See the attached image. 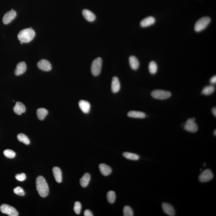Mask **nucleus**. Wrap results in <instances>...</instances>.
<instances>
[{"instance_id": "f257e3e1", "label": "nucleus", "mask_w": 216, "mask_h": 216, "mask_svg": "<svg viewBox=\"0 0 216 216\" xmlns=\"http://www.w3.org/2000/svg\"><path fill=\"white\" fill-rule=\"evenodd\" d=\"M36 187L38 192L41 197H45L49 192L47 183L43 176H39L36 180Z\"/></svg>"}, {"instance_id": "f03ea898", "label": "nucleus", "mask_w": 216, "mask_h": 216, "mask_svg": "<svg viewBox=\"0 0 216 216\" xmlns=\"http://www.w3.org/2000/svg\"><path fill=\"white\" fill-rule=\"evenodd\" d=\"M35 35V31L31 28L22 30L18 35V38L21 42L28 43L32 41Z\"/></svg>"}, {"instance_id": "7ed1b4c3", "label": "nucleus", "mask_w": 216, "mask_h": 216, "mask_svg": "<svg viewBox=\"0 0 216 216\" xmlns=\"http://www.w3.org/2000/svg\"><path fill=\"white\" fill-rule=\"evenodd\" d=\"M211 21L208 17H203L198 20L195 25V30L197 32H201L206 28Z\"/></svg>"}, {"instance_id": "20e7f679", "label": "nucleus", "mask_w": 216, "mask_h": 216, "mask_svg": "<svg viewBox=\"0 0 216 216\" xmlns=\"http://www.w3.org/2000/svg\"><path fill=\"white\" fill-rule=\"evenodd\" d=\"M102 65V60L100 57L97 58L93 61L91 66V72L93 75L97 76L100 74Z\"/></svg>"}, {"instance_id": "39448f33", "label": "nucleus", "mask_w": 216, "mask_h": 216, "mask_svg": "<svg viewBox=\"0 0 216 216\" xmlns=\"http://www.w3.org/2000/svg\"><path fill=\"white\" fill-rule=\"evenodd\" d=\"M151 96L155 99L165 100L168 99L171 96L169 91L162 90H155L151 93Z\"/></svg>"}, {"instance_id": "423d86ee", "label": "nucleus", "mask_w": 216, "mask_h": 216, "mask_svg": "<svg viewBox=\"0 0 216 216\" xmlns=\"http://www.w3.org/2000/svg\"><path fill=\"white\" fill-rule=\"evenodd\" d=\"M0 210L4 214L9 216H18L19 213L13 207L7 204H2L0 207Z\"/></svg>"}, {"instance_id": "0eeeda50", "label": "nucleus", "mask_w": 216, "mask_h": 216, "mask_svg": "<svg viewBox=\"0 0 216 216\" xmlns=\"http://www.w3.org/2000/svg\"><path fill=\"white\" fill-rule=\"evenodd\" d=\"M184 129L187 131L195 133L198 130V127L195 123V118L188 119L184 126Z\"/></svg>"}, {"instance_id": "6e6552de", "label": "nucleus", "mask_w": 216, "mask_h": 216, "mask_svg": "<svg viewBox=\"0 0 216 216\" xmlns=\"http://www.w3.org/2000/svg\"><path fill=\"white\" fill-rule=\"evenodd\" d=\"M213 178V175L211 170L206 169L203 171L199 177V180L201 182H207L211 180Z\"/></svg>"}, {"instance_id": "1a4fd4ad", "label": "nucleus", "mask_w": 216, "mask_h": 216, "mask_svg": "<svg viewBox=\"0 0 216 216\" xmlns=\"http://www.w3.org/2000/svg\"><path fill=\"white\" fill-rule=\"evenodd\" d=\"M17 13L13 9L8 12L4 15L2 21L4 24H8L15 19L16 17Z\"/></svg>"}, {"instance_id": "9d476101", "label": "nucleus", "mask_w": 216, "mask_h": 216, "mask_svg": "<svg viewBox=\"0 0 216 216\" xmlns=\"http://www.w3.org/2000/svg\"><path fill=\"white\" fill-rule=\"evenodd\" d=\"M37 66L40 70L44 71H49L52 69V66L50 63L45 59L40 60L38 63Z\"/></svg>"}, {"instance_id": "9b49d317", "label": "nucleus", "mask_w": 216, "mask_h": 216, "mask_svg": "<svg viewBox=\"0 0 216 216\" xmlns=\"http://www.w3.org/2000/svg\"><path fill=\"white\" fill-rule=\"evenodd\" d=\"M162 207L163 211L167 215L170 216H174L175 215V209H174L173 207L170 204H169L168 203H163Z\"/></svg>"}, {"instance_id": "f8f14e48", "label": "nucleus", "mask_w": 216, "mask_h": 216, "mask_svg": "<svg viewBox=\"0 0 216 216\" xmlns=\"http://www.w3.org/2000/svg\"><path fill=\"white\" fill-rule=\"evenodd\" d=\"M27 70V65L25 63L21 62L17 65L14 73L17 76H19L24 74Z\"/></svg>"}, {"instance_id": "ddd939ff", "label": "nucleus", "mask_w": 216, "mask_h": 216, "mask_svg": "<svg viewBox=\"0 0 216 216\" xmlns=\"http://www.w3.org/2000/svg\"><path fill=\"white\" fill-rule=\"evenodd\" d=\"M78 105L84 113L87 114L89 112L91 105L89 102L86 100H81L78 103Z\"/></svg>"}, {"instance_id": "4468645a", "label": "nucleus", "mask_w": 216, "mask_h": 216, "mask_svg": "<svg viewBox=\"0 0 216 216\" xmlns=\"http://www.w3.org/2000/svg\"><path fill=\"white\" fill-rule=\"evenodd\" d=\"M13 111L17 115H21L25 112L26 107L23 103L21 102H17L16 103L14 107Z\"/></svg>"}, {"instance_id": "2eb2a0df", "label": "nucleus", "mask_w": 216, "mask_h": 216, "mask_svg": "<svg viewBox=\"0 0 216 216\" xmlns=\"http://www.w3.org/2000/svg\"><path fill=\"white\" fill-rule=\"evenodd\" d=\"M99 169L101 173L104 176H108L112 172V169L110 167L104 164H100L99 165Z\"/></svg>"}, {"instance_id": "dca6fc26", "label": "nucleus", "mask_w": 216, "mask_h": 216, "mask_svg": "<svg viewBox=\"0 0 216 216\" xmlns=\"http://www.w3.org/2000/svg\"><path fill=\"white\" fill-rule=\"evenodd\" d=\"M120 85L119 81L117 77H115L112 78L111 84V90L113 93L118 92L120 89Z\"/></svg>"}, {"instance_id": "f3484780", "label": "nucleus", "mask_w": 216, "mask_h": 216, "mask_svg": "<svg viewBox=\"0 0 216 216\" xmlns=\"http://www.w3.org/2000/svg\"><path fill=\"white\" fill-rule=\"evenodd\" d=\"M53 172L55 179L58 183H61L62 181V174L61 169L59 167H55L53 169Z\"/></svg>"}, {"instance_id": "a211bd4d", "label": "nucleus", "mask_w": 216, "mask_h": 216, "mask_svg": "<svg viewBox=\"0 0 216 216\" xmlns=\"http://www.w3.org/2000/svg\"><path fill=\"white\" fill-rule=\"evenodd\" d=\"M155 22V19L153 17H149L141 21L140 25L142 27H149L153 25Z\"/></svg>"}, {"instance_id": "6ab92c4d", "label": "nucleus", "mask_w": 216, "mask_h": 216, "mask_svg": "<svg viewBox=\"0 0 216 216\" xmlns=\"http://www.w3.org/2000/svg\"><path fill=\"white\" fill-rule=\"evenodd\" d=\"M82 13L85 19L89 22L94 21L96 19V17H95V14L89 10H83L82 12Z\"/></svg>"}, {"instance_id": "aec40b11", "label": "nucleus", "mask_w": 216, "mask_h": 216, "mask_svg": "<svg viewBox=\"0 0 216 216\" xmlns=\"http://www.w3.org/2000/svg\"><path fill=\"white\" fill-rule=\"evenodd\" d=\"M127 115L130 117L138 119H144L146 116V114L143 112L135 111H129Z\"/></svg>"}, {"instance_id": "412c9836", "label": "nucleus", "mask_w": 216, "mask_h": 216, "mask_svg": "<svg viewBox=\"0 0 216 216\" xmlns=\"http://www.w3.org/2000/svg\"><path fill=\"white\" fill-rule=\"evenodd\" d=\"M129 62L131 67L133 70H137L139 66V62L138 59L134 56H131L129 59Z\"/></svg>"}, {"instance_id": "4be33fe9", "label": "nucleus", "mask_w": 216, "mask_h": 216, "mask_svg": "<svg viewBox=\"0 0 216 216\" xmlns=\"http://www.w3.org/2000/svg\"><path fill=\"white\" fill-rule=\"evenodd\" d=\"M91 180V175L88 173L85 174L80 180L81 185L83 187H86L88 185Z\"/></svg>"}, {"instance_id": "5701e85b", "label": "nucleus", "mask_w": 216, "mask_h": 216, "mask_svg": "<svg viewBox=\"0 0 216 216\" xmlns=\"http://www.w3.org/2000/svg\"><path fill=\"white\" fill-rule=\"evenodd\" d=\"M48 111L46 109L43 108H39L36 111V115L38 118L40 120H44L48 115Z\"/></svg>"}, {"instance_id": "b1692460", "label": "nucleus", "mask_w": 216, "mask_h": 216, "mask_svg": "<svg viewBox=\"0 0 216 216\" xmlns=\"http://www.w3.org/2000/svg\"><path fill=\"white\" fill-rule=\"evenodd\" d=\"M215 91V87L213 85L207 86L202 90V94L205 95H209L214 93Z\"/></svg>"}, {"instance_id": "393cba45", "label": "nucleus", "mask_w": 216, "mask_h": 216, "mask_svg": "<svg viewBox=\"0 0 216 216\" xmlns=\"http://www.w3.org/2000/svg\"><path fill=\"white\" fill-rule=\"evenodd\" d=\"M123 156L131 160L137 161L139 159V156L138 154L129 152H125L123 154Z\"/></svg>"}, {"instance_id": "a878e982", "label": "nucleus", "mask_w": 216, "mask_h": 216, "mask_svg": "<svg viewBox=\"0 0 216 216\" xmlns=\"http://www.w3.org/2000/svg\"><path fill=\"white\" fill-rule=\"evenodd\" d=\"M158 66L156 63L154 61H152L150 63L149 65V72L151 74H155L157 71Z\"/></svg>"}, {"instance_id": "bb28decb", "label": "nucleus", "mask_w": 216, "mask_h": 216, "mask_svg": "<svg viewBox=\"0 0 216 216\" xmlns=\"http://www.w3.org/2000/svg\"><path fill=\"white\" fill-rule=\"evenodd\" d=\"M17 139L19 141L25 145H28L30 144L29 139L27 136L23 133H20L18 135Z\"/></svg>"}, {"instance_id": "cd10ccee", "label": "nucleus", "mask_w": 216, "mask_h": 216, "mask_svg": "<svg viewBox=\"0 0 216 216\" xmlns=\"http://www.w3.org/2000/svg\"><path fill=\"white\" fill-rule=\"evenodd\" d=\"M107 199L110 203H114L116 199V195L115 192L113 191H108L107 194Z\"/></svg>"}, {"instance_id": "c85d7f7f", "label": "nucleus", "mask_w": 216, "mask_h": 216, "mask_svg": "<svg viewBox=\"0 0 216 216\" xmlns=\"http://www.w3.org/2000/svg\"><path fill=\"white\" fill-rule=\"evenodd\" d=\"M3 154L5 157L9 158H14L15 157L16 153L13 150L6 149L4 151Z\"/></svg>"}, {"instance_id": "c756f323", "label": "nucleus", "mask_w": 216, "mask_h": 216, "mask_svg": "<svg viewBox=\"0 0 216 216\" xmlns=\"http://www.w3.org/2000/svg\"><path fill=\"white\" fill-rule=\"evenodd\" d=\"M123 215L124 216H133V212L131 208L129 206H126L123 209Z\"/></svg>"}, {"instance_id": "7c9ffc66", "label": "nucleus", "mask_w": 216, "mask_h": 216, "mask_svg": "<svg viewBox=\"0 0 216 216\" xmlns=\"http://www.w3.org/2000/svg\"><path fill=\"white\" fill-rule=\"evenodd\" d=\"M81 208V204L79 202L77 201L74 203V210L76 214H80Z\"/></svg>"}, {"instance_id": "2f4dec72", "label": "nucleus", "mask_w": 216, "mask_h": 216, "mask_svg": "<svg viewBox=\"0 0 216 216\" xmlns=\"http://www.w3.org/2000/svg\"><path fill=\"white\" fill-rule=\"evenodd\" d=\"M14 192L16 194L20 196H24L25 194L23 188L20 187H17L14 188Z\"/></svg>"}, {"instance_id": "473e14b6", "label": "nucleus", "mask_w": 216, "mask_h": 216, "mask_svg": "<svg viewBox=\"0 0 216 216\" xmlns=\"http://www.w3.org/2000/svg\"><path fill=\"white\" fill-rule=\"evenodd\" d=\"M15 178L19 181H24L26 179V176L25 174L22 173L20 174H17L15 176Z\"/></svg>"}, {"instance_id": "72a5a7b5", "label": "nucleus", "mask_w": 216, "mask_h": 216, "mask_svg": "<svg viewBox=\"0 0 216 216\" xmlns=\"http://www.w3.org/2000/svg\"><path fill=\"white\" fill-rule=\"evenodd\" d=\"M84 215L85 216H93L92 213L91 212V210H85L84 212Z\"/></svg>"}, {"instance_id": "f704fd0d", "label": "nucleus", "mask_w": 216, "mask_h": 216, "mask_svg": "<svg viewBox=\"0 0 216 216\" xmlns=\"http://www.w3.org/2000/svg\"><path fill=\"white\" fill-rule=\"evenodd\" d=\"M210 82L213 84H214L216 82V76H214L213 77H212L211 79L210 80Z\"/></svg>"}, {"instance_id": "c9c22d12", "label": "nucleus", "mask_w": 216, "mask_h": 216, "mask_svg": "<svg viewBox=\"0 0 216 216\" xmlns=\"http://www.w3.org/2000/svg\"><path fill=\"white\" fill-rule=\"evenodd\" d=\"M212 112H213V115H214V116H216V107H214V108H213V109H212Z\"/></svg>"}, {"instance_id": "e433bc0d", "label": "nucleus", "mask_w": 216, "mask_h": 216, "mask_svg": "<svg viewBox=\"0 0 216 216\" xmlns=\"http://www.w3.org/2000/svg\"><path fill=\"white\" fill-rule=\"evenodd\" d=\"M214 135H215V136H216V130H215V131H214Z\"/></svg>"}]
</instances>
